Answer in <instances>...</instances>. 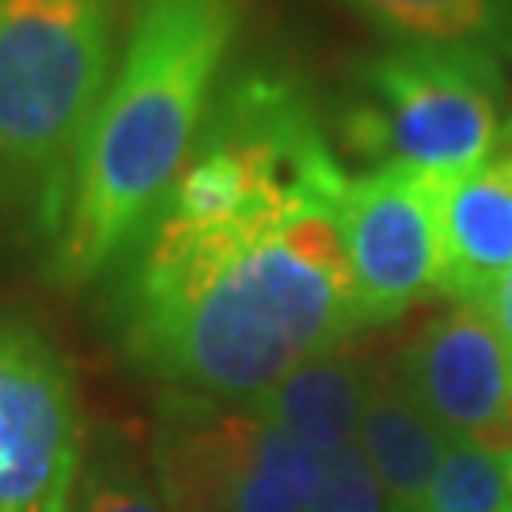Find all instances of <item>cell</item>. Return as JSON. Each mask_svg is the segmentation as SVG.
<instances>
[{"instance_id":"obj_1","label":"cell","mask_w":512,"mask_h":512,"mask_svg":"<svg viewBox=\"0 0 512 512\" xmlns=\"http://www.w3.org/2000/svg\"><path fill=\"white\" fill-rule=\"evenodd\" d=\"M338 202L311 194L220 224L152 217L129 274V353L198 399L251 403L349 342L361 319Z\"/></svg>"},{"instance_id":"obj_2","label":"cell","mask_w":512,"mask_h":512,"mask_svg":"<svg viewBox=\"0 0 512 512\" xmlns=\"http://www.w3.org/2000/svg\"><path fill=\"white\" fill-rule=\"evenodd\" d=\"M239 23V0L137 4L54 239L61 285H84L145 232L202 137Z\"/></svg>"},{"instance_id":"obj_3","label":"cell","mask_w":512,"mask_h":512,"mask_svg":"<svg viewBox=\"0 0 512 512\" xmlns=\"http://www.w3.org/2000/svg\"><path fill=\"white\" fill-rule=\"evenodd\" d=\"M114 61L107 0H0V217L57 239Z\"/></svg>"},{"instance_id":"obj_4","label":"cell","mask_w":512,"mask_h":512,"mask_svg":"<svg viewBox=\"0 0 512 512\" xmlns=\"http://www.w3.org/2000/svg\"><path fill=\"white\" fill-rule=\"evenodd\" d=\"M357 88L346 137L376 167L456 179L494 152L505 129V57L478 46L387 42L361 61Z\"/></svg>"},{"instance_id":"obj_5","label":"cell","mask_w":512,"mask_h":512,"mask_svg":"<svg viewBox=\"0 0 512 512\" xmlns=\"http://www.w3.org/2000/svg\"><path fill=\"white\" fill-rule=\"evenodd\" d=\"M323 456L251 406L183 395L156 440L167 512H308Z\"/></svg>"},{"instance_id":"obj_6","label":"cell","mask_w":512,"mask_h":512,"mask_svg":"<svg viewBox=\"0 0 512 512\" xmlns=\"http://www.w3.org/2000/svg\"><path fill=\"white\" fill-rule=\"evenodd\" d=\"M84 418L65 353L27 319L0 315V512H69Z\"/></svg>"},{"instance_id":"obj_7","label":"cell","mask_w":512,"mask_h":512,"mask_svg":"<svg viewBox=\"0 0 512 512\" xmlns=\"http://www.w3.org/2000/svg\"><path fill=\"white\" fill-rule=\"evenodd\" d=\"M440 183L384 164L349 175L338 220L361 327L395 323L440 285Z\"/></svg>"},{"instance_id":"obj_8","label":"cell","mask_w":512,"mask_h":512,"mask_svg":"<svg viewBox=\"0 0 512 512\" xmlns=\"http://www.w3.org/2000/svg\"><path fill=\"white\" fill-rule=\"evenodd\" d=\"M395 380L448 437H486L512 403V361L486 304H456L425 323Z\"/></svg>"},{"instance_id":"obj_9","label":"cell","mask_w":512,"mask_h":512,"mask_svg":"<svg viewBox=\"0 0 512 512\" xmlns=\"http://www.w3.org/2000/svg\"><path fill=\"white\" fill-rule=\"evenodd\" d=\"M512 270V148L440 183V285L456 304H482Z\"/></svg>"},{"instance_id":"obj_10","label":"cell","mask_w":512,"mask_h":512,"mask_svg":"<svg viewBox=\"0 0 512 512\" xmlns=\"http://www.w3.org/2000/svg\"><path fill=\"white\" fill-rule=\"evenodd\" d=\"M372 372L349 342L315 353L300 361L293 372H285L274 387H266L258 399H251V410L266 421L293 433L311 452L327 456L334 448L357 444L361 437V414H365L368 384Z\"/></svg>"},{"instance_id":"obj_11","label":"cell","mask_w":512,"mask_h":512,"mask_svg":"<svg viewBox=\"0 0 512 512\" xmlns=\"http://www.w3.org/2000/svg\"><path fill=\"white\" fill-rule=\"evenodd\" d=\"M448 440L452 437L421 414L395 376L380 368L372 372L357 444L365 448L391 512H421Z\"/></svg>"},{"instance_id":"obj_12","label":"cell","mask_w":512,"mask_h":512,"mask_svg":"<svg viewBox=\"0 0 512 512\" xmlns=\"http://www.w3.org/2000/svg\"><path fill=\"white\" fill-rule=\"evenodd\" d=\"M387 42L478 46L512 57V0H342Z\"/></svg>"},{"instance_id":"obj_13","label":"cell","mask_w":512,"mask_h":512,"mask_svg":"<svg viewBox=\"0 0 512 512\" xmlns=\"http://www.w3.org/2000/svg\"><path fill=\"white\" fill-rule=\"evenodd\" d=\"M512 471L505 452H490L471 437H452L444 448L421 512H509Z\"/></svg>"},{"instance_id":"obj_14","label":"cell","mask_w":512,"mask_h":512,"mask_svg":"<svg viewBox=\"0 0 512 512\" xmlns=\"http://www.w3.org/2000/svg\"><path fill=\"white\" fill-rule=\"evenodd\" d=\"M308 512H391L384 486L361 444H346L323 456Z\"/></svg>"},{"instance_id":"obj_15","label":"cell","mask_w":512,"mask_h":512,"mask_svg":"<svg viewBox=\"0 0 512 512\" xmlns=\"http://www.w3.org/2000/svg\"><path fill=\"white\" fill-rule=\"evenodd\" d=\"M69 512H167L164 497L133 475L84 478V490L73 497Z\"/></svg>"},{"instance_id":"obj_16","label":"cell","mask_w":512,"mask_h":512,"mask_svg":"<svg viewBox=\"0 0 512 512\" xmlns=\"http://www.w3.org/2000/svg\"><path fill=\"white\" fill-rule=\"evenodd\" d=\"M482 304L490 311V323H494L497 338H501V346H505V353H509V361H512V270L497 281L494 293L486 296Z\"/></svg>"},{"instance_id":"obj_17","label":"cell","mask_w":512,"mask_h":512,"mask_svg":"<svg viewBox=\"0 0 512 512\" xmlns=\"http://www.w3.org/2000/svg\"><path fill=\"white\" fill-rule=\"evenodd\" d=\"M478 444H486L490 452H509L512 456V403H509V410L494 421V429H490L486 437H478Z\"/></svg>"},{"instance_id":"obj_18","label":"cell","mask_w":512,"mask_h":512,"mask_svg":"<svg viewBox=\"0 0 512 512\" xmlns=\"http://www.w3.org/2000/svg\"><path fill=\"white\" fill-rule=\"evenodd\" d=\"M497 145H505V148H512V118L505 122V129H501V141Z\"/></svg>"},{"instance_id":"obj_19","label":"cell","mask_w":512,"mask_h":512,"mask_svg":"<svg viewBox=\"0 0 512 512\" xmlns=\"http://www.w3.org/2000/svg\"><path fill=\"white\" fill-rule=\"evenodd\" d=\"M505 456H509V452H505ZM509 471H512V456H509ZM509 512H512V505H509Z\"/></svg>"}]
</instances>
